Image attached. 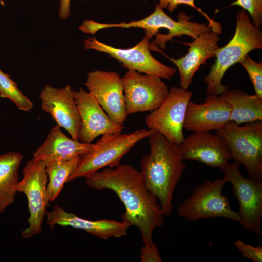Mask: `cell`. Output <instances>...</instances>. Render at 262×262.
<instances>
[{
	"label": "cell",
	"instance_id": "obj_20",
	"mask_svg": "<svg viewBox=\"0 0 262 262\" xmlns=\"http://www.w3.org/2000/svg\"><path fill=\"white\" fill-rule=\"evenodd\" d=\"M95 144L83 143L67 137L56 125L48 134L44 143L33 154L34 159L47 164L55 161H66L91 151Z\"/></svg>",
	"mask_w": 262,
	"mask_h": 262
},
{
	"label": "cell",
	"instance_id": "obj_13",
	"mask_svg": "<svg viewBox=\"0 0 262 262\" xmlns=\"http://www.w3.org/2000/svg\"><path fill=\"white\" fill-rule=\"evenodd\" d=\"M84 84L111 119L123 126L128 115L122 78L116 72L96 70L88 73Z\"/></svg>",
	"mask_w": 262,
	"mask_h": 262
},
{
	"label": "cell",
	"instance_id": "obj_18",
	"mask_svg": "<svg viewBox=\"0 0 262 262\" xmlns=\"http://www.w3.org/2000/svg\"><path fill=\"white\" fill-rule=\"evenodd\" d=\"M230 106L217 95H208L202 103L190 100L185 112L183 128L193 132L219 130L230 121Z\"/></svg>",
	"mask_w": 262,
	"mask_h": 262
},
{
	"label": "cell",
	"instance_id": "obj_4",
	"mask_svg": "<svg viewBox=\"0 0 262 262\" xmlns=\"http://www.w3.org/2000/svg\"><path fill=\"white\" fill-rule=\"evenodd\" d=\"M156 131L146 129L130 133H113L101 135L95 144L94 148L81 156L79 163L66 182L85 177L105 167L120 165L122 158L139 141L148 137Z\"/></svg>",
	"mask_w": 262,
	"mask_h": 262
},
{
	"label": "cell",
	"instance_id": "obj_15",
	"mask_svg": "<svg viewBox=\"0 0 262 262\" xmlns=\"http://www.w3.org/2000/svg\"><path fill=\"white\" fill-rule=\"evenodd\" d=\"M74 96L81 119L80 142L91 144L100 135L122 132L124 126L113 121L88 92L80 88L74 90Z\"/></svg>",
	"mask_w": 262,
	"mask_h": 262
},
{
	"label": "cell",
	"instance_id": "obj_2",
	"mask_svg": "<svg viewBox=\"0 0 262 262\" xmlns=\"http://www.w3.org/2000/svg\"><path fill=\"white\" fill-rule=\"evenodd\" d=\"M148 138L150 151L142 158L140 171L147 188L159 200L163 215L169 216L174 191L186 166L179 145L156 131Z\"/></svg>",
	"mask_w": 262,
	"mask_h": 262
},
{
	"label": "cell",
	"instance_id": "obj_1",
	"mask_svg": "<svg viewBox=\"0 0 262 262\" xmlns=\"http://www.w3.org/2000/svg\"><path fill=\"white\" fill-rule=\"evenodd\" d=\"M84 178L89 187L114 191L125 206V212L121 215L122 221L139 229L145 245L154 244L153 231L164 225V215L157 197L147 188L140 171L130 164H120Z\"/></svg>",
	"mask_w": 262,
	"mask_h": 262
},
{
	"label": "cell",
	"instance_id": "obj_8",
	"mask_svg": "<svg viewBox=\"0 0 262 262\" xmlns=\"http://www.w3.org/2000/svg\"><path fill=\"white\" fill-rule=\"evenodd\" d=\"M241 164L236 160L219 168L228 182L231 183L238 201L240 225L246 230L262 233V180L246 178L240 171Z\"/></svg>",
	"mask_w": 262,
	"mask_h": 262
},
{
	"label": "cell",
	"instance_id": "obj_30",
	"mask_svg": "<svg viewBox=\"0 0 262 262\" xmlns=\"http://www.w3.org/2000/svg\"><path fill=\"white\" fill-rule=\"evenodd\" d=\"M70 0H60L59 16L62 19H66L70 13Z\"/></svg>",
	"mask_w": 262,
	"mask_h": 262
},
{
	"label": "cell",
	"instance_id": "obj_27",
	"mask_svg": "<svg viewBox=\"0 0 262 262\" xmlns=\"http://www.w3.org/2000/svg\"><path fill=\"white\" fill-rule=\"evenodd\" d=\"M233 244L241 253L243 256L246 257L254 262H262V246H254L248 245L242 241L237 240Z\"/></svg>",
	"mask_w": 262,
	"mask_h": 262
},
{
	"label": "cell",
	"instance_id": "obj_16",
	"mask_svg": "<svg viewBox=\"0 0 262 262\" xmlns=\"http://www.w3.org/2000/svg\"><path fill=\"white\" fill-rule=\"evenodd\" d=\"M179 147L183 160H196L211 167L220 168L231 159L224 139L208 131H194Z\"/></svg>",
	"mask_w": 262,
	"mask_h": 262
},
{
	"label": "cell",
	"instance_id": "obj_12",
	"mask_svg": "<svg viewBox=\"0 0 262 262\" xmlns=\"http://www.w3.org/2000/svg\"><path fill=\"white\" fill-rule=\"evenodd\" d=\"M122 80L128 115L154 111L162 104L168 93L165 82L157 76L128 70Z\"/></svg>",
	"mask_w": 262,
	"mask_h": 262
},
{
	"label": "cell",
	"instance_id": "obj_26",
	"mask_svg": "<svg viewBox=\"0 0 262 262\" xmlns=\"http://www.w3.org/2000/svg\"><path fill=\"white\" fill-rule=\"evenodd\" d=\"M231 6H239L249 14L253 25L260 29L262 24V0H236Z\"/></svg>",
	"mask_w": 262,
	"mask_h": 262
},
{
	"label": "cell",
	"instance_id": "obj_3",
	"mask_svg": "<svg viewBox=\"0 0 262 262\" xmlns=\"http://www.w3.org/2000/svg\"><path fill=\"white\" fill-rule=\"evenodd\" d=\"M256 49H262V31L253 25L249 15L242 9L236 15L233 37L216 51L215 61L204 80L207 86L206 93L219 96L228 90L229 85L222 83L227 70Z\"/></svg>",
	"mask_w": 262,
	"mask_h": 262
},
{
	"label": "cell",
	"instance_id": "obj_24",
	"mask_svg": "<svg viewBox=\"0 0 262 262\" xmlns=\"http://www.w3.org/2000/svg\"><path fill=\"white\" fill-rule=\"evenodd\" d=\"M0 97L10 99L20 110L29 112L33 108L32 101L19 90L10 76L0 69Z\"/></svg>",
	"mask_w": 262,
	"mask_h": 262
},
{
	"label": "cell",
	"instance_id": "obj_25",
	"mask_svg": "<svg viewBox=\"0 0 262 262\" xmlns=\"http://www.w3.org/2000/svg\"><path fill=\"white\" fill-rule=\"evenodd\" d=\"M247 71L253 84L255 94L262 98V62L257 63L248 54L239 62Z\"/></svg>",
	"mask_w": 262,
	"mask_h": 262
},
{
	"label": "cell",
	"instance_id": "obj_29",
	"mask_svg": "<svg viewBox=\"0 0 262 262\" xmlns=\"http://www.w3.org/2000/svg\"><path fill=\"white\" fill-rule=\"evenodd\" d=\"M141 262H161L162 259L157 246L145 245L140 249Z\"/></svg>",
	"mask_w": 262,
	"mask_h": 262
},
{
	"label": "cell",
	"instance_id": "obj_10",
	"mask_svg": "<svg viewBox=\"0 0 262 262\" xmlns=\"http://www.w3.org/2000/svg\"><path fill=\"white\" fill-rule=\"evenodd\" d=\"M150 38L145 34L133 47L120 49L106 45L96 38H88L84 42V47L109 54L128 70L170 80L176 74L177 69L161 63L153 56L150 51Z\"/></svg>",
	"mask_w": 262,
	"mask_h": 262
},
{
	"label": "cell",
	"instance_id": "obj_23",
	"mask_svg": "<svg viewBox=\"0 0 262 262\" xmlns=\"http://www.w3.org/2000/svg\"><path fill=\"white\" fill-rule=\"evenodd\" d=\"M81 156L66 161H53L46 165L49 180L47 192L49 202H52L57 198L64 184L76 170Z\"/></svg>",
	"mask_w": 262,
	"mask_h": 262
},
{
	"label": "cell",
	"instance_id": "obj_5",
	"mask_svg": "<svg viewBox=\"0 0 262 262\" xmlns=\"http://www.w3.org/2000/svg\"><path fill=\"white\" fill-rule=\"evenodd\" d=\"M216 133L225 141L231 158L246 168L249 178L262 180V122L243 126L229 121Z\"/></svg>",
	"mask_w": 262,
	"mask_h": 262
},
{
	"label": "cell",
	"instance_id": "obj_11",
	"mask_svg": "<svg viewBox=\"0 0 262 262\" xmlns=\"http://www.w3.org/2000/svg\"><path fill=\"white\" fill-rule=\"evenodd\" d=\"M192 96L191 91L173 86L162 104L147 115L146 125L180 146L185 138L183 133L184 120Z\"/></svg>",
	"mask_w": 262,
	"mask_h": 262
},
{
	"label": "cell",
	"instance_id": "obj_7",
	"mask_svg": "<svg viewBox=\"0 0 262 262\" xmlns=\"http://www.w3.org/2000/svg\"><path fill=\"white\" fill-rule=\"evenodd\" d=\"M192 17L183 12L179 13L178 21H175L156 4L154 12L149 16L137 21L128 23L122 22L117 26L121 28H140L145 30L146 34L151 38L156 35L155 40L149 44L150 49L156 50L157 46L164 49L168 41H173L175 36L188 35L196 39L202 33L211 31L213 27L218 24L215 22L206 24L190 21Z\"/></svg>",
	"mask_w": 262,
	"mask_h": 262
},
{
	"label": "cell",
	"instance_id": "obj_21",
	"mask_svg": "<svg viewBox=\"0 0 262 262\" xmlns=\"http://www.w3.org/2000/svg\"><path fill=\"white\" fill-rule=\"evenodd\" d=\"M230 107V121L237 125L262 121V98L241 90H227L219 96Z\"/></svg>",
	"mask_w": 262,
	"mask_h": 262
},
{
	"label": "cell",
	"instance_id": "obj_14",
	"mask_svg": "<svg viewBox=\"0 0 262 262\" xmlns=\"http://www.w3.org/2000/svg\"><path fill=\"white\" fill-rule=\"evenodd\" d=\"M39 97L41 109L49 114L57 125L65 129L73 139L79 141L81 119L71 86L57 88L46 85Z\"/></svg>",
	"mask_w": 262,
	"mask_h": 262
},
{
	"label": "cell",
	"instance_id": "obj_9",
	"mask_svg": "<svg viewBox=\"0 0 262 262\" xmlns=\"http://www.w3.org/2000/svg\"><path fill=\"white\" fill-rule=\"evenodd\" d=\"M46 168V164L43 161L31 159L23 169V179L18 182L16 187L17 192L24 194L27 197L30 213L27 220L29 226L21 232L24 239L31 238L42 231L46 208L49 206Z\"/></svg>",
	"mask_w": 262,
	"mask_h": 262
},
{
	"label": "cell",
	"instance_id": "obj_19",
	"mask_svg": "<svg viewBox=\"0 0 262 262\" xmlns=\"http://www.w3.org/2000/svg\"><path fill=\"white\" fill-rule=\"evenodd\" d=\"M47 223L53 229L56 225L70 226L85 230L98 238L107 240L111 237L119 238L127 234L131 225L127 222L115 220H89L78 216L73 213L67 212L56 205L52 211L47 212Z\"/></svg>",
	"mask_w": 262,
	"mask_h": 262
},
{
	"label": "cell",
	"instance_id": "obj_17",
	"mask_svg": "<svg viewBox=\"0 0 262 262\" xmlns=\"http://www.w3.org/2000/svg\"><path fill=\"white\" fill-rule=\"evenodd\" d=\"M222 32L221 24L214 26L212 30L199 35L193 42L183 43L188 46V52L183 57L175 59L170 58L176 65L180 75V85L188 89L191 85L194 76L199 66L209 58L215 57L218 49L219 34Z\"/></svg>",
	"mask_w": 262,
	"mask_h": 262
},
{
	"label": "cell",
	"instance_id": "obj_22",
	"mask_svg": "<svg viewBox=\"0 0 262 262\" xmlns=\"http://www.w3.org/2000/svg\"><path fill=\"white\" fill-rule=\"evenodd\" d=\"M22 159L23 155L19 152L0 155V213L14 202Z\"/></svg>",
	"mask_w": 262,
	"mask_h": 262
},
{
	"label": "cell",
	"instance_id": "obj_28",
	"mask_svg": "<svg viewBox=\"0 0 262 262\" xmlns=\"http://www.w3.org/2000/svg\"><path fill=\"white\" fill-rule=\"evenodd\" d=\"M185 4L198 10L208 20L209 23L214 21L213 20L210 18L206 14L203 12L202 10L197 8L195 4L194 0H159L158 5L163 9L166 8H168L169 12H172L180 4Z\"/></svg>",
	"mask_w": 262,
	"mask_h": 262
},
{
	"label": "cell",
	"instance_id": "obj_6",
	"mask_svg": "<svg viewBox=\"0 0 262 262\" xmlns=\"http://www.w3.org/2000/svg\"><path fill=\"white\" fill-rule=\"evenodd\" d=\"M227 182L224 177L213 181L206 180L197 185L191 195L178 206V215L190 222L222 217L240 223L238 213L231 209L229 197L222 193Z\"/></svg>",
	"mask_w": 262,
	"mask_h": 262
}]
</instances>
